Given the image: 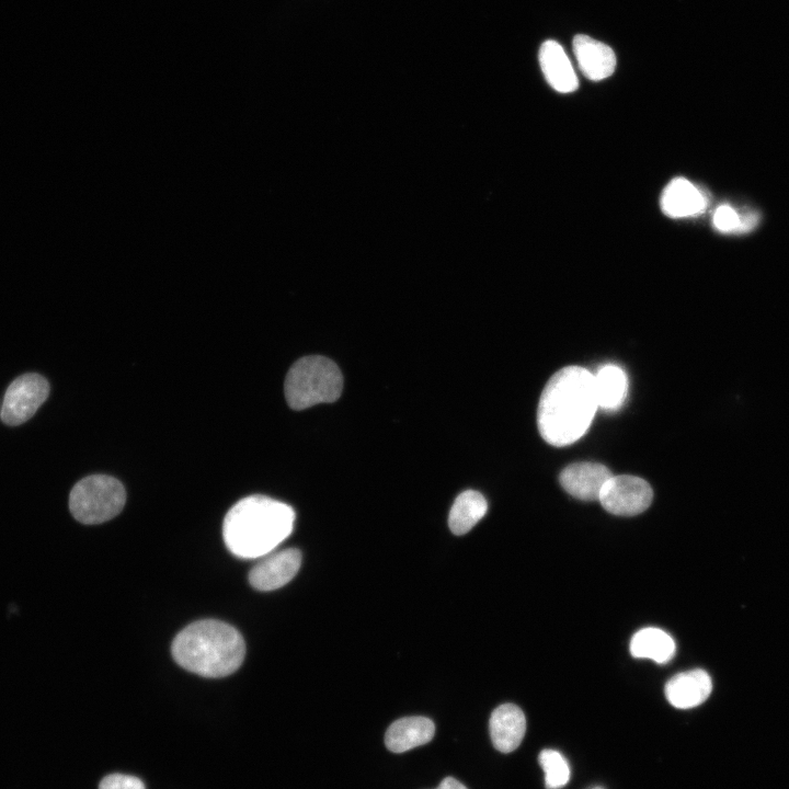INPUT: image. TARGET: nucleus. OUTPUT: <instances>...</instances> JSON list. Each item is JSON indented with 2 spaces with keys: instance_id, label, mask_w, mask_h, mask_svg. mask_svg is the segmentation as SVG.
Instances as JSON below:
<instances>
[{
  "instance_id": "obj_12",
  "label": "nucleus",
  "mask_w": 789,
  "mask_h": 789,
  "mask_svg": "<svg viewBox=\"0 0 789 789\" xmlns=\"http://www.w3.org/2000/svg\"><path fill=\"white\" fill-rule=\"evenodd\" d=\"M489 729L493 746L511 753L519 746L526 732L524 712L514 704H503L493 710Z\"/></svg>"
},
{
  "instance_id": "obj_13",
  "label": "nucleus",
  "mask_w": 789,
  "mask_h": 789,
  "mask_svg": "<svg viewBox=\"0 0 789 789\" xmlns=\"http://www.w3.org/2000/svg\"><path fill=\"white\" fill-rule=\"evenodd\" d=\"M660 205L666 216L684 218L702 213L707 199L702 192L691 182L684 178H676L664 188Z\"/></svg>"
},
{
  "instance_id": "obj_5",
  "label": "nucleus",
  "mask_w": 789,
  "mask_h": 789,
  "mask_svg": "<svg viewBox=\"0 0 789 789\" xmlns=\"http://www.w3.org/2000/svg\"><path fill=\"white\" fill-rule=\"evenodd\" d=\"M126 502L123 484L106 474H91L79 480L69 493V511L84 525L107 522L118 515Z\"/></svg>"
},
{
  "instance_id": "obj_7",
  "label": "nucleus",
  "mask_w": 789,
  "mask_h": 789,
  "mask_svg": "<svg viewBox=\"0 0 789 789\" xmlns=\"http://www.w3.org/2000/svg\"><path fill=\"white\" fill-rule=\"evenodd\" d=\"M653 499L651 485L630 474L611 476L604 484L598 501L609 513L633 516L645 511Z\"/></svg>"
},
{
  "instance_id": "obj_4",
  "label": "nucleus",
  "mask_w": 789,
  "mask_h": 789,
  "mask_svg": "<svg viewBox=\"0 0 789 789\" xmlns=\"http://www.w3.org/2000/svg\"><path fill=\"white\" fill-rule=\"evenodd\" d=\"M342 388L343 378L338 365L319 355L295 362L284 384L285 398L293 410L334 402L341 396Z\"/></svg>"
},
{
  "instance_id": "obj_19",
  "label": "nucleus",
  "mask_w": 789,
  "mask_h": 789,
  "mask_svg": "<svg viewBox=\"0 0 789 789\" xmlns=\"http://www.w3.org/2000/svg\"><path fill=\"white\" fill-rule=\"evenodd\" d=\"M539 765L545 773V785L547 789H560L570 779V767L564 756L551 748L540 752Z\"/></svg>"
},
{
  "instance_id": "obj_15",
  "label": "nucleus",
  "mask_w": 789,
  "mask_h": 789,
  "mask_svg": "<svg viewBox=\"0 0 789 789\" xmlns=\"http://www.w3.org/2000/svg\"><path fill=\"white\" fill-rule=\"evenodd\" d=\"M539 64L542 73L552 89L561 93H570L578 89L579 81L562 46L549 39L539 49Z\"/></svg>"
},
{
  "instance_id": "obj_23",
  "label": "nucleus",
  "mask_w": 789,
  "mask_h": 789,
  "mask_svg": "<svg viewBox=\"0 0 789 789\" xmlns=\"http://www.w3.org/2000/svg\"><path fill=\"white\" fill-rule=\"evenodd\" d=\"M593 789H602V788H599V787H596V788H593Z\"/></svg>"
},
{
  "instance_id": "obj_17",
  "label": "nucleus",
  "mask_w": 789,
  "mask_h": 789,
  "mask_svg": "<svg viewBox=\"0 0 789 789\" xmlns=\"http://www.w3.org/2000/svg\"><path fill=\"white\" fill-rule=\"evenodd\" d=\"M630 653L634 658L650 659L663 664L674 656L675 642L667 632L659 628L648 627L632 636Z\"/></svg>"
},
{
  "instance_id": "obj_9",
  "label": "nucleus",
  "mask_w": 789,
  "mask_h": 789,
  "mask_svg": "<svg viewBox=\"0 0 789 789\" xmlns=\"http://www.w3.org/2000/svg\"><path fill=\"white\" fill-rule=\"evenodd\" d=\"M610 470L602 464L583 461L567 466L559 476L561 487L573 498L583 501L598 500Z\"/></svg>"
},
{
  "instance_id": "obj_3",
  "label": "nucleus",
  "mask_w": 789,
  "mask_h": 789,
  "mask_svg": "<svg viewBox=\"0 0 789 789\" xmlns=\"http://www.w3.org/2000/svg\"><path fill=\"white\" fill-rule=\"evenodd\" d=\"M174 661L188 672L204 677H225L235 673L245 655L241 633L231 625L215 619L195 621L174 638Z\"/></svg>"
},
{
  "instance_id": "obj_20",
  "label": "nucleus",
  "mask_w": 789,
  "mask_h": 789,
  "mask_svg": "<svg viewBox=\"0 0 789 789\" xmlns=\"http://www.w3.org/2000/svg\"><path fill=\"white\" fill-rule=\"evenodd\" d=\"M713 225L722 232L742 229V217L729 205H721L713 214Z\"/></svg>"
},
{
  "instance_id": "obj_8",
  "label": "nucleus",
  "mask_w": 789,
  "mask_h": 789,
  "mask_svg": "<svg viewBox=\"0 0 789 789\" xmlns=\"http://www.w3.org/2000/svg\"><path fill=\"white\" fill-rule=\"evenodd\" d=\"M301 553L296 548L268 553L249 573L251 586L268 592L287 584L298 572Z\"/></svg>"
},
{
  "instance_id": "obj_6",
  "label": "nucleus",
  "mask_w": 789,
  "mask_h": 789,
  "mask_svg": "<svg viewBox=\"0 0 789 789\" xmlns=\"http://www.w3.org/2000/svg\"><path fill=\"white\" fill-rule=\"evenodd\" d=\"M49 395V384L43 376L27 373L15 378L7 388L0 418L10 426L30 420Z\"/></svg>"
},
{
  "instance_id": "obj_16",
  "label": "nucleus",
  "mask_w": 789,
  "mask_h": 789,
  "mask_svg": "<svg viewBox=\"0 0 789 789\" xmlns=\"http://www.w3.org/2000/svg\"><path fill=\"white\" fill-rule=\"evenodd\" d=\"M598 408L615 411L627 397L628 378L625 370L614 364H606L594 375Z\"/></svg>"
},
{
  "instance_id": "obj_21",
  "label": "nucleus",
  "mask_w": 789,
  "mask_h": 789,
  "mask_svg": "<svg viewBox=\"0 0 789 789\" xmlns=\"http://www.w3.org/2000/svg\"><path fill=\"white\" fill-rule=\"evenodd\" d=\"M99 789H146L138 777L125 774H110L99 785Z\"/></svg>"
},
{
  "instance_id": "obj_10",
  "label": "nucleus",
  "mask_w": 789,
  "mask_h": 789,
  "mask_svg": "<svg viewBox=\"0 0 789 789\" xmlns=\"http://www.w3.org/2000/svg\"><path fill=\"white\" fill-rule=\"evenodd\" d=\"M712 690L709 674L700 668L678 673L665 685V697L678 709H689L701 705Z\"/></svg>"
},
{
  "instance_id": "obj_18",
  "label": "nucleus",
  "mask_w": 789,
  "mask_h": 789,
  "mask_svg": "<svg viewBox=\"0 0 789 789\" xmlns=\"http://www.w3.org/2000/svg\"><path fill=\"white\" fill-rule=\"evenodd\" d=\"M488 503L478 491L460 493L449 512L448 525L453 534H467L487 513Z\"/></svg>"
},
{
  "instance_id": "obj_22",
  "label": "nucleus",
  "mask_w": 789,
  "mask_h": 789,
  "mask_svg": "<svg viewBox=\"0 0 789 789\" xmlns=\"http://www.w3.org/2000/svg\"><path fill=\"white\" fill-rule=\"evenodd\" d=\"M436 789H467L460 781L454 777H446L442 780Z\"/></svg>"
},
{
  "instance_id": "obj_1",
  "label": "nucleus",
  "mask_w": 789,
  "mask_h": 789,
  "mask_svg": "<svg viewBox=\"0 0 789 789\" xmlns=\"http://www.w3.org/2000/svg\"><path fill=\"white\" fill-rule=\"evenodd\" d=\"M598 409L594 375L581 366H567L546 384L537 409V426L550 445L562 447L580 439Z\"/></svg>"
},
{
  "instance_id": "obj_11",
  "label": "nucleus",
  "mask_w": 789,
  "mask_h": 789,
  "mask_svg": "<svg viewBox=\"0 0 789 789\" xmlns=\"http://www.w3.org/2000/svg\"><path fill=\"white\" fill-rule=\"evenodd\" d=\"M573 53L582 73L590 80L606 79L615 71L614 50L597 39L583 34L576 35L573 38Z\"/></svg>"
},
{
  "instance_id": "obj_14",
  "label": "nucleus",
  "mask_w": 789,
  "mask_h": 789,
  "mask_svg": "<svg viewBox=\"0 0 789 789\" xmlns=\"http://www.w3.org/2000/svg\"><path fill=\"white\" fill-rule=\"evenodd\" d=\"M434 733L435 724L430 718L404 717L389 725L385 734V744L390 752L403 753L428 743Z\"/></svg>"
},
{
  "instance_id": "obj_2",
  "label": "nucleus",
  "mask_w": 789,
  "mask_h": 789,
  "mask_svg": "<svg viewBox=\"0 0 789 789\" xmlns=\"http://www.w3.org/2000/svg\"><path fill=\"white\" fill-rule=\"evenodd\" d=\"M295 517L294 510L286 503L260 494L247 496L225 516V544L239 558L264 557L290 535Z\"/></svg>"
}]
</instances>
